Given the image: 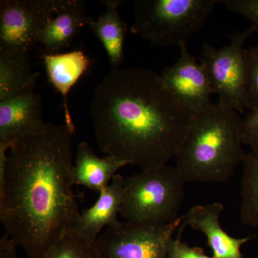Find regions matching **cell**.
<instances>
[{
	"label": "cell",
	"instance_id": "1",
	"mask_svg": "<svg viewBox=\"0 0 258 258\" xmlns=\"http://www.w3.org/2000/svg\"><path fill=\"white\" fill-rule=\"evenodd\" d=\"M45 123L10 147L0 167V220L29 258H40L79 220L74 189L73 137Z\"/></svg>",
	"mask_w": 258,
	"mask_h": 258
},
{
	"label": "cell",
	"instance_id": "19",
	"mask_svg": "<svg viewBox=\"0 0 258 258\" xmlns=\"http://www.w3.org/2000/svg\"><path fill=\"white\" fill-rule=\"evenodd\" d=\"M40 258H101L96 242L72 229Z\"/></svg>",
	"mask_w": 258,
	"mask_h": 258
},
{
	"label": "cell",
	"instance_id": "13",
	"mask_svg": "<svg viewBox=\"0 0 258 258\" xmlns=\"http://www.w3.org/2000/svg\"><path fill=\"white\" fill-rule=\"evenodd\" d=\"M123 179L116 174L110 184L100 192L96 203L83 211L74 229L88 240L96 242L103 228L118 223L123 202Z\"/></svg>",
	"mask_w": 258,
	"mask_h": 258
},
{
	"label": "cell",
	"instance_id": "20",
	"mask_svg": "<svg viewBox=\"0 0 258 258\" xmlns=\"http://www.w3.org/2000/svg\"><path fill=\"white\" fill-rule=\"evenodd\" d=\"M246 55L247 62L246 109L252 111L258 108V45L247 48Z\"/></svg>",
	"mask_w": 258,
	"mask_h": 258
},
{
	"label": "cell",
	"instance_id": "2",
	"mask_svg": "<svg viewBox=\"0 0 258 258\" xmlns=\"http://www.w3.org/2000/svg\"><path fill=\"white\" fill-rule=\"evenodd\" d=\"M91 115L98 149L142 170L175 158L194 115L158 74L116 68L95 88Z\"/></svg>",
	"mask_w": 258,
	"mask_h": 258
},
{
	"label": "cell",
	"instance_id": "5",
	"mask_svg": "<svg viewBox=\"0 0 258 258\" xmlns=\"http://www.w3.org/2000/svg\"><path fill=\"white\" fill-rule=\"evenodd\" d=\"M217 0H138L131 31L152 45L181 47L205 25Z\"/></svg>",
	"mask_w": 258,
	"mask_h": 258
},
{
	"label": "cell",
	"instance_id": "21",
	"mask_svg": "<svg viewBox=\"0 0 258 258\" xmlns=\"http://www.w3.org/2000/svg\"><path fill=\"white\" fill-rule=\"evenodd\" d=\"M186 226L181 223L178 229V235L173 239L169 249V257L174 258H213L209 257L201 247H191L181 240V235Z\"/></svg>",
	"mask_w": 258,
	"mask_h": 258
},
{
	"label": "cell",
	"instance_id": "9",
	"mask_svg": "<svg viewBox=\"0 0 258 258\" xmlns=\"http://www.w3.org/2000/svg\"><path fill=\"white\" fill-rule=\"evenodd\" d=\"M179 57L173 66L166 67L160 76L166 87L195 116L214 104V92L206 69L189 52L187 45L179 47Z\"/></svg>",
	"mask_w": 258,
	"mask_h": 258
},
{
	"label": "cell",
	"instance_id": "15",
	"mask_svg": "<svg viewBox=\"0 0 258 258\" xmlns=\"http://www.w3.org/2000/svg\"><path fill=\"white\" fill-rule=\"evenodd\" d=\"M49 81L63 97L64 120L68 126L75 131L70 113L68 96L73 86L90 67L91 60L81 50L42 56Z\"/></svg>",
	"mask_w": 258,
	"mask_h": 258
},
{
	"label": "cell",
	"instance_id": "17",
	"mask_svg": "<svg viewBox=\"0 0 258 258\" xmlns=\"http://www.w3.org/2000/svg\"><path fill=\"white\" fill-rule=\"evenodd\" d=\"M106 10L96 20H92L89 27L93 34L103 44L113 69L123 63V45L128 32V25L120 18L118 7L123 2L106 0L101 2Z\"/></svg>",
	"mask_w": 258,
	"mask_h": 258
},
{
	"label": "cell",
	"instance_id": "23",
	"mask_svg": "<svg viewBox=\"0 0 258 258\" xmlns=\"http://www.w3.org/2000/svg\"><path fill=\"white\" fill-rule=\"evenodd\" d=\"M243 144L249 146L251 150L258 149V108L249 111L242 120Z\"/></svg>",
	"mask_w": 258,
	"mask_h": 258
},
{
	"label": "cell",
	"instance_id": "22",
	"mask_svg": "<svg viewBox=\"0 0 258 258\" xmlns=\"http://www.w3.org/2000/svg\"><path fill=\"white\" fill-rule=\"evenodd\" d=\"M227 9L242 15L258 30V0H222Z\"/></svg>",
	"mask_w": 258,
	"mask_h": 258
},
{
	"label": "cell",
	"instance_id": "11",
	"mask_svg": "<svg viewBox=\"0 0 258 258\" xmlns=\"http://www.w3.org/2000/svg\"><path fill=\"white\" fill-rule=\"evenodd\" d=\"M41 97L34 92L0 101V145L11 146L19 139L40 128L42 119Z\"/></svg>",
	"mask_w": 258,
	"mask_h": 258
},
{
	"label": "cell",
	"instance_id": "16",
	"mask_svg": "<svg viewBox=\"0 0 258 258\" xmlns=\"http://www.w3.org/2000/svg\"><path fill=\"white\" fill-rule=\"evenodd\" d=\"M40 76L32 69L29 52L0 53V101L33 92Z\"/></svg>",
	"mask_w": 258,
	"mask_h": 258
},
{
	"label": "cell",
	"instance_id": "8",
	"mask_svg": "<svg viewBox=\"0 0 258 258\" xmlns=\"http://www.w3.org/2000/svg\"><path fill=\"white\" fill-rule=\"evenodd\" d=\"M62 0L0 1V53L30 52Z\"/></svg>",
	"mask_w": 258,
	"mask_h": 258
},
{
	"label": "cell",
	"instance_id": "7",
	"mask_svg": "<svg viewBox=\"0 0 258 258\" xmlns=\"http://www.w3.org/2000/svg\"><path fill=\"white\" fill-rule=\"evenodd\" d=\"M182 215L166 225L120 222L106 227L97 237L101 258H169V249Z\"/></svg>",
	"mask_w": 258,
	"mask_h": 258
},
{
	"label": "cell",
	"instance_id": "25",
	"mask_svg": "<svg viewBox=\"0 0 258 258\" xmlns=\"http://www.w3.org/2000/svg\"><path fill=\"white\" fill-rule=\"evenodd\" d=\"M169 258H174V257H169Z\"/></svg>",
	"mask_w": 258,
	"mask_h": 258
},
{
	"label": "cell",
	"instance_id": "12",
	"mask_svg": "<svg viewBox=\"0 0 258 258\" xmlns=\"http://www.w3.org/2000/svg\"><path fill=\"white\" fill-rule=\"evenodd\" d=\"M93 19L88 16L82 0H62L53 18L42 32L40 44L44 54L60 53L68 48L76 37Z\"/></svg>",
	"mask_w": 258,
	"mask_h": 258
},
{
	"label": "cell",
	"instance_id": "10",
	"mask_svg": "<svg viewBox=\"0 0 258 258\" xmlns=\"http://www.w3.org/2000/svg\"><path fill=\"white\" fill-rule=\"evenodd\" d=\"M222 203L195 205L182 215V222L206 236L213 258H244L241 247L251 237L235 238L225 232L220 225V217L223 212Z\"/></svg>",
	"mask_w": 258,
	"mask_h": 258
},
{
	"label": "cell",
	"instance_id": "6",
	"mask_svg": "<svg viewBox=\"0 0 258 258\" xmlns=\"http://www.w3.org/2000/svg\"><path fill=\"white\" fill-rule=\"evenodd\" d=\"M257 28L251 25L243 31L229 35L230 43L220 48L204 43L200 55L203 64L218 96L220 106L244 113L246 109L247 62L244 45Z\"/></svg>",
	"mask_w": 258,
	"mask_h": 258
},
{
	"label": "cell",
	"instance_id": "24",
	"mask_svg": "<svg viewBox=\"0 0 258 258\" xmlns=\"http://www.w3.org/2000/svg\"><path fill=\"white\" fill-rule=\"evenodd\" d=\"M17 244L6 234L0 240V258H18Z\"/></svg>",
	"mask_w": 258,
	"mask_h": 258
},
{
	"label": "cell",
	"instance_id": "14",
	"mask_svg": "<svg viewBox=\"0 0 258 258\" xmlns=\"http://www.w3.org/2000/svg\"><path fill=\"white\" fill-rule=\"evenodd\" d=\"M128 165L124 161L110 156L98 157L86 142L78 145L72 168L74 185L86 186L101 192L110 184L120 168Z\"/></svg>",
	"mask_w": 258,
	"mask_h": 258
},
{
	"label": "cell",
	"instance_id": "3",
	"mask_svg": "<svg viewBox=\"0 0 258 258\" xmlns=\"http://www.w3.org/2000/svg\"><path fill=\"white\" fill-rule=\"evenodd\" d=\"M242 118L218 103L194 116L175 156L187 183L223 182L243 161Z\"/></svg>",
	"mask_w": 258,
	"mask_h": 258
},
{
	"label": "cell",
	"instance_id": "18",
	"mask_svg": "<svg viewBox=\"0 0 258 258\" xmlns=\"http://www.w3.org/2000/svg\"><path fill=\"white\" fill-rule=\"evenodd\" d=\"M242 164L240 219L244 225L258 227V149L246 153Z\"/></svg>",
	"mask_w": 258,
	"mask_h": 258
},
{
	"label": "cell",
	"instance_id": "4",
	"mask_svg": "<svg viewBox=\"0 0 258 258\" xmlns=\"http://www.w3.org/2000/svg\"><path fill=\"white\" fill-rule=\"evenodd\" d=\"M185 183L177 169L169 164L125 176L120 216L139 225L176 221L181 217Z\"/></svg>",
	"mask_w": 258,
	"mask_h": 258
}]
</instances>
